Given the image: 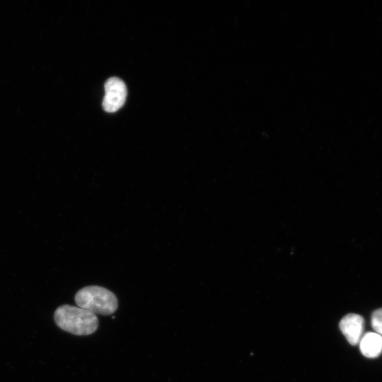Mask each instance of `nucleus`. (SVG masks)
Returning <instances> with one entry per match:
<instances>
[{
	"label": "nucleus",
	"instance_id": "obj_2",
	"mask_svg": "<svg viewBox=\"0 0 382 382\" xmlns=\"http://www.w3.org/2000/svg\"><path fill=\"white\" fill-rule=\"evenodd\" d=\"M74 299L79 307L103 316L112 314L118 306L115 295L100 286H88L81 289L76 294Z\"/></svg>",
	"mask_w": 382,
	"mask_h": 382
},
{
	"label": "nucleus",
	"instance_id": "obj_6",
	"mask_svg": "<svg viewBox=\"0 0 382 382\" xmlns=\"http://www.w3.org/2000/svg\"><path fill=\"white\" fill-rule=\"evenodd\" d=\"M371 325L376 333L382 335V308L376 310L372 313Z\"/></svg>",
	"mask_w": 382,
	"mask_h": 382
},
{
	"label": "nucleus",
	"instance_id": "obj_3",
	"mask_svg": "<svg viewBox=\"0 0 382 382\" xmlns=\"http://www.w3.org/2000/svg\"><path fill=\"white\" fill-rule=\"evenodd\" d=\"M127 88L120 79L112 77L105 83V96L103 108L108 112H114L124 105L127 97Z\"/></svg>",
	"mask_w": 382,
	"mask_h": 382
},
{
	"label": "nucleus",
	"instance_id": "obj_1",
	"mask_svg": "<svg viewBox=\"0 0 382 382\" xmlns=\"http://www.w3.org/2000/svg\"><path fill=\"white\" fill-rule=\"evenodd\" d=\"M54 319L59 328L75 335L93 334L98 327V319L95 313L67 304L56 309Z\"/></svg>",
	"mask_w": 382,
	"mask_h": 382
},
{
	"label": "nucleus",
	"instance_id": "obj_4",
	"mask_svg": "<svg viewBox=\"0 0 382 382\" xmlns=\"http://www.w3.org/2000/svg\"><path fill=\"white\" fill-rule=\"evenodd\" d=\"M364 328V318L358 314L349 313L344 316L340 322V328L352 345L359 343Z\"/></svg>",
	"mask_w": 382,
	"mask_h": 382
},
{
	"label": "nucleus",
	"instance_id": "obj_5",
	"mask_svg": "<svg viewBox=\"0 0 382 382\" xmlns=\"http://www.w3.org/2000/svg\"><path fill=\"white\" fill-rule=\"evenodd\" d=\"M359 345L361 352L364 357L376 358L382 352V337L376 332H367L362 336Z\"/></svg>",
	"mask_w": 382,
	"mask_h": 382
}]
</instances>
